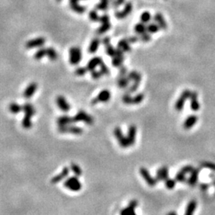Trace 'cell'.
I'll return each instance as SVG.
<instances>
[{"mask_svg": "<svg viewBox=\"0 0 215 215\" xmlns=\"http://www.w3.org/2000/svg\"><path fill=\"white\" fill-rule=\"evenodd\" d=\"M127 73V69L124 66H121L120 67V75H119V77H125Z\"/></svg>", "mask_w": 215, "mask_h": 215, "instance_id": "cell-53", "label": "cell"}, {"mask_svg": "<svg viewBox=\"0 0 215 215\" xmlns=\"http://www.w3.org/2000/svg\"><path fill=\"white\" fill-rule=\"evenodd\" d=\"M91 74L92 77H93V79H96V80H97V79L101 77L102 75H104L102 72L100 71H100H95V70H93V71L91 72Z\"/></svg>", "mask_w": 215, "mask_h": 215, "instance_id": "cell-46", "label": "cell"}, {"mask_svg": "<svg viewBox=\"0 0 215 215\" xmlns=\"http://www.w3.org/2000/svg\"><path fill=\"white\" fill-rule=\"evenodd\" d=\"M202 166L208 167V168H210V170H213V171H215V164L212 163H206L202 164Z\"/></svg>", "mask_w": 215, "mask_h": 215, "instance_id": "cell-54", "label": "cell"}, {"mask_svg": "<svg viewBox=\"0 0 215 215\" xmlns=\"http://www.w3.org/2000/svg\"><path fill=\"white\" fill-rule=\"evenodd\" d=\"M198 173H199V170L198 169H194L193 171H192L191 177H190V179H188V182H187L191 186H195V184L197 183Z\"/></svg>", "mask_w": 215, "mask_h": 215, "instance_id": "cell-28", "label": "cell"}, {"mask_svg": "<svg viewBox=\"0 0 215 215\" xmlns=\"http://www.w3.org/2000/svg\"><path fill=\"white\" fill-rule=\"evenodd\" d=\"M194 167L193 166H184V167H182V169H181V172L182 173H183V174H187V173H190V172H192V171L194 170Z\"/></svg>", "mask_w": 215, "mask_h": 215, "instance_id": "cell-51", "label": "cell"}, {"mask_svg": "<svg viewBox=\"0 0 215 215\" xmlns=\"http://www.w3.org/2000/svg\"><path fill=\"white\" fill-rule=\"evenodd\" d=\"M190 100H191V109L194 112L198 111L200 109V104L198 101V93L196 92L191 93Z\"/></svg>", "mask_w": 215, "mask_h": 215, "instance_id": "cell-17", "label": "cell"}, {"mask_svg": "<svg viewBox=\"0 0 215 215\" xmlns=\"http://www.w3.org/2000/svg\"><path fill=\"white\" fill-rule=\"evenodd\" d=\"M46 56L49 58V60L54 62L58 59V53L53 47H49L46 49Z\"/></svg>", "mask_w": 215, "mask_h": 215, "instance_id": "cell-31", "label": "cell"}, {"mask_svg": "<svg viewBox=\"0 0 215 215\" xmlns=\"http://www.w3.org/2000/svg\"><path fill=\"white\" fill-rule=\"evenodd\" d=\"M135 31L138 34H142L147 31V27L144 23L140 22V23H138L135 26Z\"/></svg>", "mask_w": 215, "mask_h": 215, "instance_id": "cell-36", "label": "cell"}, {"mask_svg": "<svg viewBox=\"0 0 215 215\" xmlns=\"http://www.w3.org/2000/svg\"><path fill=\"white\" fill-rule=\"evenodd\" d=\"M154 21L155 22V23H157V24L159 25L160 29L163 30H166L167 29V24H166V21L164 19L162 14H155V16H154Z\"/></svg>", "mask_w": 215, "mask_h": 215, "instance_id": "cell-21", "label": "cell"}, {"mask_svg": "<svg viewBox=\"0 0 215 215\" xmlns=\"http://www.w3.org/2000/svg\"><path fill=\"white\" fill-rule=\"evenodd\" d=\"M127 77L128 78V80L133 81H141L142 80V76L139 72L137 71H131L127 75Z\"/></svg>", "mask_w": 215, "mask_h": 215, "instance_id": "cell-29", "label": "cell"}, {"mask_svg": "<svg viewBox=\"0 0 215 215\" xmlns=\"http://www.w3.org/2000/svg\"><path fill=\"white\" fill-rule=\"evenodd\" d=\"M191 93H192V92H191V90H189V89H186V90L182 92V94H181V96L179 97V99L177 100L175 105V109H176L178 112L182 110L183 107H184L186 100H187V99H190Z\"/></svg>", "mask_w": 215, "mask_h": 215, "instance_id": "cell-5", "label": "cell"}, {"mask_svg": "<svg viewBox=\"0 0 215 215\" xmlns=\"http://www.w3.org/2000/svg\"><path fill=\"white\" fill-rule=\"evenodd\" d=\"M109 5V0H100V2L96 5V9L100 11H106Z\"/></svg>", "mask_w": 215, "mask_h": 215, "instance_id": "cell-37", "label": "cell"}, {"mask_svg": "<svg viewBox=\"0 0 215 215\" xmlns=\"http://www.w3.org/2000/svg\"><path fill=\"white\" fill-rule=\"evenodd\" d=\"M103 61L100 57H94L93 58H92L91 60L89 61L87 64V69L89 71H93L95 70L96 67L97 65H100V64L102 63Z\"/></svg>", "mask_w": 215, "mask_h": 215, "instance_id": "cell-20", "label": "cell"}, {"mask_svg": "<svg viewBox=\"0 0 215 215\" xmlns=\"http://www.w3.org/2000/svg\"><path fill=\"white\" fill-rule=\"evenodd\" d=\"M100 22L101 23H106V22H110V19H109V16L107 15V14H104V15H102L100 17Z\"/></svg>", "mask_w": 215, "mask_h": 215, "instance_id": "cell-52", "label": "cell"}, {"mask_svg": "<svg viewBox=\"0 0 215 215\" xmlns=\"http://www.w3.org/2000/svg\"><path fill=\"white\" fill-rule=\"evenodd\" d=\"M151 14L149 13V12H147V11L144 12V13L140 15V21H141V22L144 23V24L148 23V22L151 21Z\"/></svg>", "mask_w": 215, "mask_h": 215, "instance_id": "cell-39", "label": "cell"}, {"mask_svg": "<svg viewBox=\"0 0 215 215\" xmlns=\"http://www.w3.org/2000/svg\"><path fill=\"white\" fill-rule=\"evenodd\" d=\"M89 18L93 22H97V21H100V17H99L97 12L93 10L89 12Z\"/></svg>", "mask_w": 215, "mask_h": 215, "instance_id": "cell-43", "label": "cell"}, {"mask_svg": "<svg viewBox=\"0 0 215 215\" xmlns=\"http://www.w3.org/2000/svg\"><path fill=\"white\" fill-rule=\"evenodd\" d=\"M140 175H141V176L144 178V179L145 180V182H146L149 186H155V185H156V183L158 182L156 179L152 177L151 174L149 173V171H147L145 167H140Z\"/></svg>", "mask_w": 215, "mask_h": 215, "instance_id": "cell-9", "label": "cell"}, {"mask_svg": "<svg viewBox=\"0 0 215 215\" xmlns=\"http://www.w3.org/2000/svg\"><path fill=\"white\" fill-rule=\"evenodd\" d=\"M22 110L25 113L24 118L22 120V127L26 129H29L32 127L31 117L35 115V108L30 103H27L22 106Z\"/></svg>", "mask_w": 215, "mask_h": 215, "instance_id": "cell-1", "label": "cell"}, {"mask_svg": "<svg viewBox=\"0 0 215 215\" xmlns=\"http://www.w3.org/2000/svg\"><path fill=\"white\" fill-rule=\"evenodd\" d=\"M100 40L99 38H94L91 42L89 46V52L91 53H94L97 51L98 48L100 46Z\"/></svg>", "mask_w": 215, "mask_h": 215, "instance_id": "cell-26", "label": "cell"}, {"mask_svg": "<svg viewBox=\"0 0 215 215\" xmlns=\"http://www.w3.org/2000/svg\"><path fill=\"white\" fill-rule=\"evenodd\" d=\"M73 123L76 122H84L88 125H92L94 123V119L92 115H89L84 111H80L77 113L75 116L72 117Z\"/></svg>", "mask_w": 215, "mask_h": 215, "instance_id": "cell-2", "label": "cell"}, {"mask_svg": "<svg viewBox=\"0 0 215 215\" xmlns=\"http://www.w3.org/2000/svg\"><path fill=\"white\" fill-rule=\"evenodd\" d=\"M138 202L136 200H132L130 202L128 206L120 211V215H136L135 213V209L137 207Z\"/></svg>", "mask_w": 215, "mask_h": 215, "instance_id": "cell-13", "label": "cell"}, {"mask_svg": "<svg viewBox=\"0 0 215 215\" xmlns=\"http://www.w3.org/2000/svg\"><path fill=\"white\" fill-rule=\"evenodd\" d=\"M140 39L143 41L144 42H148L149 41L151 40V35L147 33H144L142 34H140Z\"/></svg>", "mask_w": 215, "mask_h": 215, "instance_id": "cell-47", "label": "cell"}, {"mask_svg": "<svg viewBox=\"0 0 215 215\" xmlns=\"http://www.w3.org/2000/svg\"><path fill=\"white\" fill-rule=\"evenodd\" d=\"M118 48L121 49L124 52H129L131 51V46H130V43L128 42L127 39H124V40H120L118 42Z\"/></svg>", "mask_w": 215, "mask_h": 215, "instance_id": "cell-30", "label": "cell"}, {"mask_svg": "<svg viewBox=\"0 0 215 215\" xmlns=\"http://www.w3.org/2000/svg\"><path fill=\"white\" fill-rule=\"evenodd\" d=\"M201 187H202V189L203 190V191H205V190H206V189H207V187H208V185H207V184H202V185H201Z\"/></svg>", "mask_w": 215, "mask_h": 215, "instance_id": "cell-56", "label": "cell"}, {"mask_svg": "<svg viewBox=\"0 0 215 215\" xmlns=\"http://www.w3.org/2000/svg\"><path fill=\"white\" fill-rule=\"evenodd\" d=\"M100 71L102 72L103 74L104 75H109V68L107 67V65L105 64H104V62H102L101 64H100Z\"/></svg>", "mask_w": 215, "mask_h": 215, "instance_id": "cell-48", "label": "cell"}, {"mask_svg": "<svg viewBox=\"0 0 215 215\" xmlns=\"http://www.w3.org/2000/svg\"><path fill=\"white\" fill-rule=\"evenodd\" d=\"M81 50L79 47L74 46L69 49V62H70V64L73 65L79 64L81 60Z\"/></svg>", "mask_w": 215, "mask_h": 215, "instance_id": "cell-3", "label": "cell"}, {"mask_svg": "<svg viewBox=\"0 0 215 215\" xmlns=\"http://www.w3.org/2000/svg\"><path fill=\"white\" fill-rule=\"evenodd\" d=\"M56 102L58 108L63 112H68L70 109V105L63 96H58L56 99Z\"/></svg>", "mask_w": 215, "mask_h": 215, "instance_id": "cell-14", "label": "cell"}, {"mask_svg": "<svg viewBox=\"0 0 215 215\" xmlns=\"http://www.w3.org/2000/svg\"><path fill=\"white\" fill-rule=\"evenodd\" d=\"M57 1H58V2H60V1H62V0H57Z\"/></svg>", "mask_w": 215, "mask_h": 215, "instance_id": "cell-58", "label": "cell"}, {"mask_svg": "<svg viewBox=\"0 0 215 215\" xmlns=\"http://www.w3.org/2000/svg\"><path fill=\"white\" fill-rule=\"evenodd\" d=\"M103 44L105 46V49H106V53L110 57H115V49L112 46V45L110 44V38L109 37H106L104 38L102 41Z\"/></svg>", "mask_w": 215, "mask_h": 215, "instance_id": "cell-22", "label": "cell"}, {"mask_svg": "<svg viewBox=\"0 0 215 215\" xmlns=\"http://www.w3.org/2000/svg\"><path fill=\"white\" fill-rule=\"evenodd\" d=\"M198 121V117L197 115H189L188 117L186 118L183 124V128L185 129H190L196 124V122Z\"/></svg>", "mask_w": 215, "mask_h": 215, "instance_id": "cell-24", "label": "cell"}, {"mask_svg": "<svg viewBox=\"0 0 215 215\" xmlns=\"http://www.w3.org/2000/svg\"><path fill=\"white\" fill-rule=\"evenodd\" d=\"M124 2H125V0H112V5L114 8H117L120 5H122Z\"/></svg>", "mask_w": 215, "mask_h": 215, "instance_id": "cell-50", "label": "cell"}, {"mask_svg": "<svg viewBox=\"0 0 215 215\" xmlns=\"http://www.w3.org/2000/svg\"><path fill=\"white\" fill-rule=\"evenodd\" d=\"M175 180H176V181H179V182H183V181H185V180H186L185 174L182 173L181 171H179L177 175H176Z\"/></svg>", "mask_w": 215, "mask_h": 215, "instance_id": "cell-49", "label": "cell"}, {"mask_svg": "<svg viewBox=\"0 0 215 215\" xmlns=\"http://www.w3.org/2000/svg\"><path fill=\"white\" fill-rule=\"evenodd\" d=\"M167 215H177V213L175 212H170V213H167Z\"/></svg>", "mask_w": 215, "mask_h": 215, "instance_id": "cell-57", "label": "cell"}, {"mask_svg": "<svg viewBox=\"0 0 215 215\" xmlns=\"http://www.w3.org/2000/svg\"><path fill=\"white\" fill-rule=\"evenodd\" d=\"M128 42H129V43H135V42H137L138 40H139V38H136V37H130V38H128Z\"/></svg>", "mask_w": 215, "mask_h": 215, "instance_id": "cell-55", "label": "cell"}, {"mask_svg": "<svg viewBox=\"0 0 215 215\" xmlns=\"http://www.w3.org/2000/svg\"><path fill=\"white\" fill-rule=\"evenodd\" d=\"M71 168H72V171H73V172L74 173V175H75L76 176H81V175L82 174V171L80 166H78L77 164L72 163Z\"/></svg>", "mask_w": 215, "mask_h": 215, "instance_id": "cell-41", "label": "cell"}, {"mask_svg": "<svg viewBox=\"0 0 215 215\" xmlns=\"http://www.w3.org/2000/svg\"><path fill=\"white\" fill-rule=\"evenodd\" d=\"M140 81H134L133 84L131 85V86H130V88H129V89L128 90V92L127 93H133V92H135L136 90L138 89V88H139V85H140Z\"/></svg>", "mask_w": 215, "mask_h": 215, "instance_id": "cell-45", "label": "cell"}, {"mask_svg": "<svg viewBox=\"0 0 215 215\" xmlns=\"http://www.w3.org/2000/svg\"><path fill=\"white\" fill-rule=\"evenodd\" d=\"M110 28H111V23H110V22H106V23H101V26L98 28L96 32H97L99 34H102V33H105V32H107L108 30H109Z\"/></svg>", "mask_w": 215, "mask_h": 215, "instance_id": "cell-33", "label": "cell"}, {"mask_svg": "<svg viewBox=\"0 0 215 215\" xmlns=\"http://www.w3.org/2000/svg\"><path fill=\"white\" fill-rule=\"evenodd\" d=\"M45 42H46V39L43 37L33 38V39L28 41L26 43V48L31 49H33V48H37V47H42L44 46Z\"/></svg>", "mask_w": 215, "mask_h": 215, "instance_id": "cell-10", "label": "cell"}, {"mask_svg": "<svg viewBox=\"0 0 215 215\" xmlns=\"http://www.w3.org/2000/svg\"><path fill=\"white\" fill-rule=\"evenodd\" d=\"M175 184H176V180L171 179L169 178L165 180V186L169 190H172L175 186Z\"/></svg>", "mask_w": 215, "mask_h": 215, "instance_id": "cell-42", "label": "cell"}, {"mask_svg": "<svg viewBox=\"0 0 215 215\" xmlns=\"http://www.w3.org/2000/svg\"><path fill=\"white\" fill-rule=\"evenodd\" d=\"M160 30V27H159V25L157 23H150L148 26L147 27V31L150 33H155Z\"/></svg>", "mask_w": 215, "mask_h": 215, "instance_id": "cell-35", "label": "cell"}, {"mask_svg": "<svg viewBox=\"0 0 215 215\" xmlns=\"http://www.w3.org/2000/svg\"><path fill=\"white\" fill-rule=\"evenodd\" d=\"M144 99V93H139L136 96L131 97L128 93H127L123 96V102L126 104H138L142 102Z\"/></svg>", "mask_w": 215, "mask_h": 215, "instance_id": "cell-6", "label": "cell"}, {"mask_svg": "<svg viewBox=\"0 0 215 215\" xmlns=\"http://www.w3.org/2000/svg\"><path fill=\"white\" fill-rule=\"evenodd\" d=\"M73 123L72 118L68 115H62L58 119V124L59 127H65Z\"/></svg>", "mask_w": 215, "mask_h": 215, "instance_id": "cell-25", "label": "cell"}, {"mask_svg": "<svg viewBox=\"0 0 215 215\" xmlns=\"http://www.w3.org/2000/svg\"><path fill=\"white\" fill-rule=\"evenodd\" d=\"M69 5L71 9L74 12L78 14H83L86 11V8L79 4V0H69Z\"/></svg>", "mask_w": 215, "mask_h": 215, "instance_id": "cell-18", "label": "cell"}, {"mask_svg": "<svg viewBox=\"0 0 215 215\" xmlns=\"http://www.w3.org/2000/svg\"><path fill=\"white\" fill-rule=\"evenodd\" d=\"M124 58H120V57H113L112 59V65L115 67H120L121 65L124 62Z\"/></svg>", "mask_w": 215, "mask_h": 215, "instance_id": "cell-40", "label": "cell"}, {"mask_svg": "<svg viewBox=\"0 0 215 215\" xmlns=\"http://www.w3.org/2000/svg\"><path fill=\"white\" fill-rule=\"evenodd\" d=\"M131 11H132V4H131V2H127L125 6H124V8L123 11H119V12H116V13H115V18H119V19H122V18H126L129 14H131Z\"/></svg>", "mask_w": 215, "mask_h": 215, "instance_id": "cell-12", "label": "cell"}, {"mask_svg": "<svg viewBox=\"0 0 215 215\" xmlns=\"http://www.w3.org/2000/svg\"><path fill=\"white\" fill-rule=\"evenodd\" d=\"M129 82H130V81L128 80V78L127 77H119L117 84L120 89H124V88H127L128 86Z\"/></svg>", "mask_w": 215, "mask_h": 215, "instance_id": "cell-34", "label": "cell"}, {"mask_svg": "<svg viewBox=\"0 0 215 215\" xmlns=\"http://www.w3.org/2000/svg\"><path fill=\"white\" fill-rule=\"evenodd\" d=\"M155 179L158 182L163 181V180L165 181L166 179H168V168L166 166H163V167L159 169L157 171Z\"/></svg>", "mask_w": 215, "mask_h": 215, "instance_id": "cell-19", "label": "cell"}, {"mask_svg": "<svg viewBox=\"0 0 215 215\" xmlns=\"http://www.w3.org/2000/svg\"><path fill=\"white\" fill-rule=\"evenodd\" d=\"M68 175H69V168L65 167V168H63V170H62V171L60 174H58V175H56L55 177H53L52 179L51 182L53 184H56V183H58V182H61L62 180L64 179Z\"/></svg>", "mask_w": 215, "mask_h": 215, "instance_id": "cell-23", "label": "cell"}, {"mask_svg": "<svg viewBox=\"0 0 215 215\" xmlns=\"http://www.w3.org/2000/svg\"><path fill=\"white\" fill-rule=\"evenodd\" d=\"M136 131H137V128L136 126L131 124V126L129 127L128 132V143L130 146L134 145L135 142V136H136Z\"/></svg>", "mask_w": 215, "mask_h": 215, "instance_id": "cell-15", "label": "cell"}, {"mask_svg": "<svg viewBox=\"0 0 215 215\" xmlns=\"http://www.w3.org/2000/svg\"><path fill=\"white\" fill-rule=\"evenodd\" d=\"M64 186L72 191H79L82 186L81 183L77 177H71L65 180Z\"/></svg>", "mask_w": 215, "mask_h": 215, "instance_id": "cell-4", "label": "cell"}, {"mask_svg": "<svg viewBox=\"0 0 215 215\" xmlns=\"http://www.w3.org/2000/svg\"><path fill=\"white\" fill-rule=\"evenodd\" d=\"M196 207H197V202L194 200H191L186 206V212H185L184 215H194Z\"/></svg>", "mask_w": 215, "mask_h": 215, "instance_id": "cell-27", "label": "cell"}, {"mask_svg": "<svg viewBox=\"0 0 215 215\" xmlns=\"http://www.w3.org/2000/svg\"><path fill=\"white\" fill-rule=\"evenodd\" d=\"M87 71V67H79L75 70V74L77 76H84V74H86Z\"/></svg>", "mask_w": 215, "mask_h": 215, "instance_id": "cell-44", "label": "cell"}, {"mask_svg": "<svg viewBox=\"0 0 215 215\" xmlns=\"http://www.w3.org/2000/svg\"><path fill=\"white\" fill-rule=\"evenodd\" d=\"M59 131L62 133H70L73 135H81L83 133V130L81 128L76 126L67 125L65 127H59Z\"/></svg>", "mask_w": 215, "mask_h": 215, "instance_id": "cell-11", "label": "cell"}, {"mask_svg": "<svg viewBox=\"0 0 215 215\" xmlns=\"http://www.w3.org/2000/svg\"><path fill=\"white\" fill-rule=\"evenodd\" d=\"M45 56H46V48H41V49H39L38 51L36 52L34 56H33V58H34L35 60H40Z\"/></svg>", "mask_w": 215, "mask_h": 215, "instance_id": "cell-38", "label": "cell"}, {"mask_svg": "<svg viewBox=\"0 0 215 215\" xmlns=\"http://www.w3.org/2000/svg\"><path fill=\"white\" fill-rule=\"evenodd\" d=\"M114 135H115L116 140H118V142H119V144H120V147H128L130 146L128 138L125 137V136L123 135L122 131H121L120 128L116 127V128L114 129Z\"/></svg>", "mask_w": 215, "mask_h": 215, "instance_id": "cell-8", "label": "cell"}, {"mask_svg": "<svg viewBox=\"0 0 215 215\" xmlns=\"http://www.w3.org/2000/svg\"><path fill=\"white\" fill-rule=\"evenodd\" d=\"M38 89V84L35 82H32L26 88L24 93H23V96L25 98H30L35 93L36 90Z\"/></svg>", "mask_w": 215, "mask_h": 215, "instance_id": "cell-16", "label": "cell"}, {"mask_svg": "<svg viewBox=\"0 0 215 215\" xmlns=\"http://www.w3.org/2000/svg\"><path fill=\"white\" fill-rule=\"evenodd\" d=\"M9 110L12 114H18L22 110V107L16 103H11L9 106Z\"/></svg>", "mask_w": 215, "mask_h": 215, "instance_id": "cell-32", "label": "cell"}, {"mask_svg": "<svg viewBox=\"0 0 215 215\" xmlns=\"http://www.w3.org/2000/svg\"><path fill=\"white\" fill-rule=\"evenodd\" d=\"M110 98H111V93H110L109 90L104 89V90H102V91L98 94L96 97H95L92 100L91 104H93V105H95V104H98V103L100 102H108V101L110 100Z\"/></svg>", "mask_w": 215, "mask_h": 215, "instance_id": "cell-7", "label": "cell"}]
</instances>
